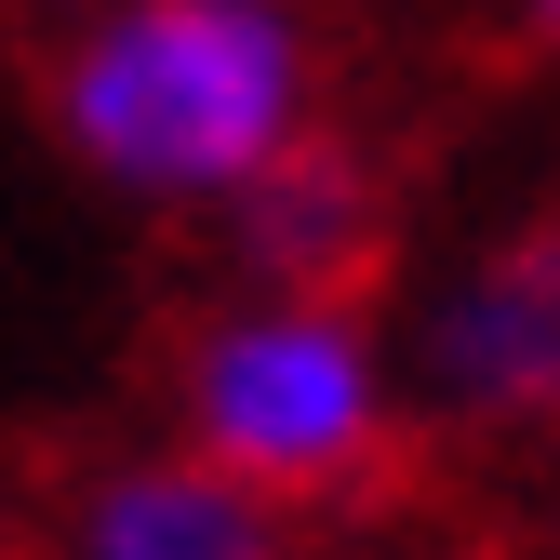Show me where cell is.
Instances as JSON below:
<instances>
[{
  "label": "cell",
  "mask_w": 560,
  "mask_h": 560,
  "mask_svg": "<svg viewBox=\"0 0 560 560\" xmlns=\"http://www.w3.org/2000/svg\"><path fill=\"white\" fill-rule=\"evenodd\" d=\"M161 441L228 467L267 508H334L387 480L413 441L400 334L361 294H241L228 280L161 361Z\"/></svg>",
  "instance_id": "cell-2"
},
{
  "label": "cell",
  "mask_w": 560,
  "mask_h": 560,
  "mask_svg": "<svg viewBox=\"0 0 560 560\" xmlns=\"http://www.w3.org/2000/svg\"><path fill=\"white\" fill-rule=\"evenodd\" d=\"M214 254L241 294H361L387 267V174L347 133H307L294 161H267L214 214Z\"/></svg>",
  "instance_id": "cell-5"
},
{
  "label": "cell",
  "mask_w": 560,
  "mask_h": 560,
  "mask_svg": "<svg viewBox=\"0 0 560 560\" xmlns=\"http://www.w3.org/2000/svg\"><path fill=\"white\" fill-rule=\"evenodd\" d=\"M494 27H508L521 54H560V0H494Z\"/></svg>",
  "instance_id": "cell-6"
},
{
  "label": "cell",
  "mask_w": 560,
  "mask_h": 560,
  "mask_svg": "<svg viewBox=\"0 0 560 560\" xmlns=\"http://www.w3.org/2000/svg\"><path fill=\"white\" fill-rule=\"evenodd\" d=\"M54 560H294V508L174 441H120L54 494Z\"/></svg>",
  "instance_id": "cell-4"
},
{
  "label": "cell",
  "mask_w": 560,
  "mask_h": 560,
  "mask_svg": "<svg viewBox=\"0 0 560 560\" xmlns=\"http://www.w3.org/2000/svg\"><path fill=\"white\" fill-rule=\"evenodd\" d=\"M40 133L120 214L214 228L267 161L334 133L320 0H67L40 40Z\"/></svg>",
  "instance_id": "cell-1"
},
{
  "label": "cell",
  "mask_w": 560,
  "mask_h": 560,
  "mask_svg": "<svg viewBox=\"0 0 560 560\" xmlns=\"http://www.w3.org/2000/svg\"><path fill=\"white\" fill-rule=\"evenodd\" d=\"M400 387H413V428L560 467V200L494 214L413 280Z\"/></svg>",
  "instance_id": "cell-3"
},
{
  "label": "cell",
  "mask_w": 560,
  "mask_h": 560,
  "mask_svg": "<svg viewBox=\"0 0 560 560\" xmlns=\"http://www.w3.org/2000/svg\"><path fill=\"white\" fill-rule=\"evenodd\" d=\"M54 14H67V0H54Z\"/></svg>",
  "instance_id": "cell-7"
}]
</instances>
